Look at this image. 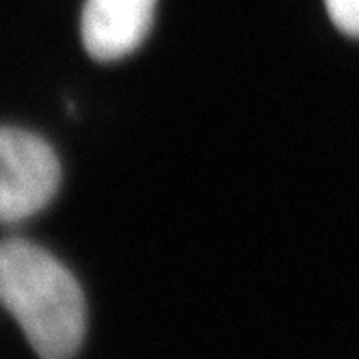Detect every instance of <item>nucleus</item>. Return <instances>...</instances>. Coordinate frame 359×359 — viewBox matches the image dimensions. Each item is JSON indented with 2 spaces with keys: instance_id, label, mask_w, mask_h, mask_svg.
I'll return each instance as SVG.
<instances>
[{
  "instance_id": "f03ea898",
  "label": "nucleus",
  "mask_w": 359,
  "mask_h": 359,
  "mask_svg": "<svg viewBox=\"0 0 359 359\" xmlns=\"http://www.w3.org/2000/svg\"><path fill=\"white\" fill-rule=\"evenodd\" d=\"M61 187L57 151L22 128L0 126V223H22L41 212Z\"/></svg>"
},
{
  "instance_id": "f257e3e1",
  "label": "nucleus",
  "mask_w": 359,
  "mask_h": 359,
  "mask_svg": "<svg viewBox=\"0 0 359 359\" xmlns=\"http://www.w3.org/2000/svg\"><path fill=\"white\" fill-rule=\"evenodd\" d=\"M0 305L39 359H74L87 338V299L76 275L27 238L0 241Z\"/></svg>"
},
{
  "instance_id": "7ed1b4c3",
  "label": "nucleus",
  "mask_w": 359,
  "mask_h": 359,
  "mask_svg": "<svg viewBox=\"0 0 359 359\" xmlns=\"http://www.w3.org/2000/svg\"><path fill=\"white\" fill-rule=\"evenodd\" d=\"M156 0H85L81 35L85 50L97 61L128 57L145 41Z\"/></svg>"
},
{
  "instance_id": "20e7f679",
  "label": "nucleus",
  "mask_w": 359,
  "mask_h": 359,
  "mask_svg": "<svg viewBox=\"0 0 359 359\" xmlns=\"http://www.w3.org/2000/svg\"><path fill=\"white\" fill-rule=\"evenodd\" d=\"M325 5L336 29L359 39V0H325Z\"/></svg>"
}]
</instances>
